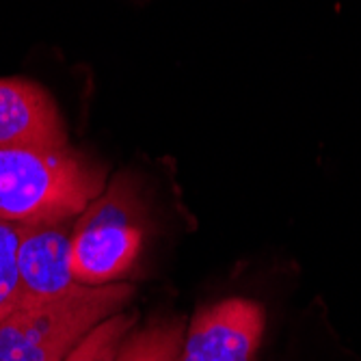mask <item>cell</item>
<instances>
[{"label":"cell","instance_id":"1","mask_svg":"<svg viewBox=\"0 0 361 361\" xmlns=\"http://www.w3.org/2000/svg\"><path fill=\"white\" fill-rule=\"evenodd\" d=\"M135 297L130 283H74L54 297L0 303V361H63L93 326Z\"/></svg>","mask_w":361,"mask_h":361},{"label":"cell","instance_id":"2","mask_svg":"<svg viewBox=\"0 0 361 361\" xmlns=\"http://www.w3.org/2000/svg\"><path fill=\"white\" fill-rule=\"evenodd\" d=\"M106 169L70 145L59 149H0V221L59 223L104 190Z\"/></svg>","mask_w":361,"mask_h":361},{"label":"cell","instance_id":"3","mask_svg":"<svg viewBox=\"0 0 361 361\" xmlns=\"http://www.w3.org/2000/svg\"><path fill=\"white\" fill-rule=\"evenodd\" d=\"M143 245L135 182L117 176L80 212L72 227V271L85 286L117 281L135 264Z\"/></svg>","mask_w":361,"mask_h":361},{"label":"cell","instance_id":"4","mask_svg":"<svg viewBox=\"0 0 361 361\" xmlns=\"http://www.w3.org/2000/svg\"><path fill=\"white\" fill-rule=\"evenodd\" d=\"M264 334V310L225 299L195 314L178 361H253Z\"/></svg>","mask_w":361,"mask_h":361},{"label":"cell","instance_id":"5","mask_svg":"<svg viewBox=\"0 0 361 361\" xmlns=\"http://www.w3.org/2000/svg\"><path fill=\"white\" fill-rule=\"evenodd\" d=\"M16 286L7 299H44L70 290L72 271L70 221L18 225Z\"/></svg>","mask_w":361,"mask_h":361},{"label":"cell","instance_id":"6","mask_svg":"<svg viewBox=\"0 0 361 361\" xmlns=\"http://www.w3.org/2000/svg\"><path fill=\"white\" fill-rule=\"evenodd\" d=\"M68 145L61 113L44 87L22 78H0V149H59Z\"/></svg>","mask_w":361,"mask_h":361},{"label":"cell","instance_id":"7","mask_svg":"<svg viewBox=\"0 0 361 361\" xmlns=\"http://www.w3.org/2000/svg\"><path fill=\"white\" fill-rule=\"evenodd\" d=\"M184 336L186 324L182 318L154 320L126 336L115 361H178Z\"/></svg>","mask_w":361,"mask_h":361},{"label":"cell","instance_id":"8","mask_svg":"<svg viewBox=\"0 0 361 361\" xmlns=\"http://www.w3.org/2000/svg\"><path fill=\"white\" fill-rule=\"evenodd\" d=\"M135 312H117L102 320L65 355L63 361H115L126 336L135 329Z\"/></svg>","mask_w":361,"mask_h":361},{"label":"cell","instance_id":"9","mask_svg":"<svg viewBox=\"0 0 361 361\" xmlns=\"http://www.w3.org/2000/svg\"><path fill=\"white\" fill-rule=\"evenodd\" d=\"M16 251H18V225L9 221H0V303H3L18 277L16 269Z\"/></svg>","mask_w":361,"mask_h":361}]
</instances>
